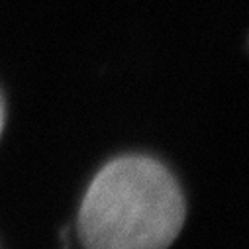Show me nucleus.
Wrapping results in <instances>:
<instances>
[{
	"label": "nucleus",
	"mask_w": 249,
	"mask_h": 249,
	"mask_svg": "<svg viewBox=\"0 0 249 249\" xmlns=\"http://www.w3.org/2000/svg\"><path fill=\"white\" fill-rule=\"evenodd\" d=\"M184 222L177 180L149 157H124L92 180L79 214L85 249H167Z\"/></svg>",
	"instance_id": "1"
},
{
	"label": "nucleus",
	"mask_w": 249,
	"mask_h": 249,
	"mask_svg": "<svg viewBox=\"0 0 249 249\" xmlns=\"http://www.w3.org/2000/svg\"><path fill=\"white\" fill-rule=\"evenodd\" d=\"M2 126H4V104L2 98H0V134H2Z\"/></svg>",
	"instance_id": "2"
}]
</instances>
